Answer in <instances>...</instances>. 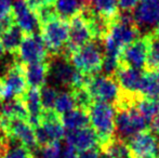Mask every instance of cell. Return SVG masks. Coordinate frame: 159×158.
Here are the masks:
<instances>
[{
  "label": "cell",
  "mask_w": 159,
  "mask_h": 158,
  "mask_svg": "<svg viewBox=\"0 0 159 158\" xmlns=\"http://www.w3.org/2000/svg\"><path fill=\"white\" fill-rule=\"evenodd\" d=\"M0 129L8 135L9 139L20 143L32 153L38 151L35 130L27 119L7 118L0 115Z\"/></svg>",
  "instance_id": "obj_5"
},
{
  "label": "cell",
  "mask_w": 159,
  "mask_h": 158,
  "mask_svg": "<svg viewBox=\"0 0 159 158\" xmlns=\"http://www.w3.org/2000/svg\"><path fill=\"white\" fill-rule=\"evenodd\" d=\"M10 145V139L8 135L0 129V158H3Z\"/></svg>",
  "instance_id": "obj_34"
},
{
  "label": "cell",
  "mask_w": 159,
  "mask_h": 158,
  "mask_svg": "<svg viewBox=\"0 0 159 158\" xmlns=\"http://www.w3.org/2000/svg\"><path fill=\"white\" fill-rule=\"evenodd\" d=\"M114 107L116 111L115 134L117 139L127 142L136 133L148 130L149 124L139 112L135 103L131 105L114 106Z\"/></svg>",
  "instance_id": "obj_1"
},
{
  "label": "cell",
  "mask_w": 159,
  "mask_h": 158,
  "mask_svg": "<svg viewBox=\"0 0 159 158\" xmlns=\"http://www.w3.org/2000/svg\"><path fill=\"white\" fill-rule=\"evenodd\" d=\"M70 91L74 95V99H75L76 106L78 108H81V110L88 111L89 106L93 102L92 97H91L90 93L88 92V90L86 88H84V87H81V88L71 89Z\"/></svg>",
  "instance_id": "obj_29"
},
{
  "label": "cell",
  "mask_w": 159,
  "mask_h": 158,
  "mask_svg": "<svg viewBox=\"0 0 159 158\" xmlns=\"http://www.w3.org/2000/svg\"><path fill=\"white\" fill-rule=\"evenodd\" d=\"M84 4L79 0H55L54 10L57 17L68 22L78 15L84 9Z\"/></svg>",
  "instance_id": "obj_21"
},
{
  "label": "cell",
  "mask_w": 159,
  "mask_h": 158,
  "mask_svg": "<svg viewBox=\"0 0 159 158\" xmlns=\"http://www.w3.org/2000/svg\"><path fill=\"white\" fill-rule=\"evenodd\" d=\"M12 12L16 25L25 35L38 34V32H40L39 19L25 0H14L12 3Z\"/></svg>",
  "instance_id": "obj_14"
},
{
  "label": "cell",
  "mask_w": 159,
  "mask_h": 158,
  "mask_svg": "<svg viewBox=\"0 0 159 158\" xmlns=\"http://www.w3.org/2000/svg\"><path fill=\"white\" fill-rule=\"evenodd\" d=\"M40 90V99H41V105L43 112H48V111H54V104L57 101L59 91L57 88L50 84H44Z\"/></svg>",
  "instance_id": "obj_28"
},
{
  "label": "cell",
  "mask_w": 159,
  "mask_h": 158,
  "mask_svg": "<svg viewBox=\"0 0 159 158\" xmlns=\"http://www.w3.org/2000/svg\"><path fill=\"white\" fill-rule=\"evenodd\" d=\"M61 121L63 124L64 128L67 129V130L81 129L90 124L88 112L86 110H81V108L78 107L74 108L73 111L61 116Z\"/></svg>",
  "instance_id": "obj_20"
},
{
  "label": "cell",
  "mask_w": 159,
  "mask_h": 158,
  "mask_svg": "<svg viewBox=\"0 0 159 158\" xmlns=\"http://www.w3.org/2000/svg\"><path fill=\"white\" fill-rule=\"evenodd\" d=\"M68 59L74 67L86 75H94L101 72L104 49L102 40L93 39L86 46L68 55Z\"/></svg>",
  "instance_id": "obj_3"
},
{
  "label": "cell",
  "mask_w": 159,
  "mask_h": 158,
  "mask_svg": "<svg viewBox=\"0 0 159 158\" xmlns=\"http://www.w3.org/2000/svg\"><path fill=\"white\" fill-rule=\"evenodd\" d=\"M41 158H61L62 155V146L60 141L52 142L42 147L38 148Z\"/></svg>",
  "instance_id": "obj_31"
},
{
  "label": "cell",
  "mask_w": 159,
  "mask_h": 158,
  "mask_svg": "<svg viewBox=\"0 0 159 158\" xmlns=\"http://www.w3.org/2000/svg\"><path fill=\"white\" fill-rule=\"evenodd\" d=\"M4 52H6V50H4L3 46H2L1 41H0V60H1V57L4 55Z\"/></svg>",
  "instance_id": "obj_39"
},
{
  "label": "cell",
  "mask_w": 159,
  "mask_h": 158,
  "mask_svg": "<svg viewBox=\"0 0 159 158\" xmlns=\"http://www.w3.org/2000/svg\"><path fill=\"white\" fill-rule=\"evenodd\" d=\"M61 158H78L77 150L66 143V145H65L64 147H62Z\"/></svg>",
  "instance_id": "obj_36"
},
{
  "label": "cell",
  "mask_w": 159,
  "mask_h": 158,
  "mask_svg": "<svg viewBox=\"0 0 159 158\" xmlns=\"http://www.w3.org/2000/svg\"><path fill=\"white\" fill-rule=\"evenodd\" d=\"M144 73L129 66L119 65L115 74V78L124 92L131 94H140V88ZM141 95V94H140Z\"/></svg>",
  "instance_id": "obj_16"
},
{
  "label": "cell",
  "mask_w": 159,
  "mask_h": 158,
  "mask_svg": "<svg viewBox=\"0 0 159 158\" xmlns=\"http://www.w3.org/2000/svg\"><path fill=\"white\" fill-rule=\"evenodd\" d=\"M38 148L52 142L62 140L65 137V128L61 121V117L55 111L43 112L40 124L34 128Z\"/></svg>",
  "instance_id": "obj_8"
},
{
  "label": "cell",
  "mask_w": 159,
  "mask_h": 158,
  "mask_svg": "<svg viewBox=\"0 0 159 158\" xmlns=\"http://www.w3.org/2000/svg\"><path fill=\"white\" fill-rule=\"evenodd\" d=\"M1 106H2V104H1V100H0V110H1Z\"/></svg>",
  "instance_id": "obj_42"
},
{
  "label": "cell",
  "mask_w": 159,
  "mask_h": 158,
  "mask_svg": "<svg viewBox=\"0 0 159 158\" xmlns=\"http://www.w3.org/2000/svg\"><path fill=\"white\" fill-rule=\"evenodd\" d=\"M148 54V37L142 36L122 49L119 56L120 65L129 66L136 70L146 68Z\"/></svg>",
  "instance_id": "obj_12"
},
{
  "label": "cell",
  "mask_w": 159,
  "mask_h": 158,
  "mask_svg": "<svg viewBox=\"0 0 159 158\" xmlns=\"http://www.w3.org/2000/svg\"><path fill=\"white\" fill-rule=\"evenodd\" d=\"M140 94L148 99L159 97V70H146L143 74Z\"/></svg>",
  "instance_id": "obj_22"
},
{
  "label": "cell",
  "mask_w": 159,
  "mask_h": 158,
  "mask_svg": "<svg viewBox=\"0 0 159 158\" xmlns=\"http://www.w3.org/2000/svg\"><path fill=\"white\" fill-rule=\"evenodd\" d=\"M68 22L57 16L40 25V35L48 49L49 54H64L68 40Z\"/></svg>",
  "instance_id": "obj_4"
},
{
  "label": "cell",
  "mask_w": 159,
  "mask_h": 158,
  "mask_svg": "<svg viewBox=\"0 0 159 158\" xmlns=\"http://www.w3.org/2000/svg\"><path fill=\"white\" fill-rule=\"evenodd\" d=\"M0 115L7 118H21L28 120L27 111L21 97H13L4 102L0 110Z\"/></svg>",
  "instance_id": "obj_23"
},
{
  "label": "cell",
  "mask_w": 159,
  "mask_h": 158,
  "mask_svg": "<svg viewBox=\"0 0 159 158\" xmlns=\"http://www.w3.org/2000/svg\"><path fill=\"white\" fill-rule=\"evenodd\" d=\"M91 7L96 13L107 20H113L117 15L118 11V0H93Z\"/></svg>",
  "instance_id": "obj_25"
},
{
  "label": "cell",
  "mask_w": 159,
  "mask_h": 158,
  "mask_svg": "<svg viewBox=\"0 0 159 158\" xmlns=\"http://www.w3.org/2000/svg\"><path fill=\"white\" fill-rule=\"evenodd\" d=\"M135 106L139 112L143 115L145 119L151 124L154 117L159 113V97L148 99V97H140L135 102Z\"/></svg>",
  "instance_id": "obj_24"
},
{
  "label": "cell",
  "mask_w": 159,
  "mask_h": 158,
  "mask_svg": "<svg viewBox=\"0 0 159 158\" xmlns=\"http://www.w3.org/2000/svg\"><path fill=\"white\" fill-rule=\"evenodd\" d=\"M24 76L30 88L40 89L47 82L49 75V59L36 63L22 64Z\"/></svg>",
  "instance_id": "obj_17"
},
{
  "label": "cell",
  "mask_w": 159,
  "mask_h": 158,
  "mask_svg": "<svg viewBox=\"0 0 159 158\" xmlns=\"http://www.w3.org/2000/svg\"><path fill=\"white\" fill-rule=\"evenodd\" d=\"M79 1H81L84 6H91L92 2H93V0H79Z\"/></svg>",
  "instance_id": "obj_40"
},
{
  "label": "cell",
  "mask_w": 159,
  "mask_h": 158,
  "mask_svg": "<svg viewBox=\"0 0 159 158\" xmlns=\"http://www.w3.org/2000/svg\"><path fill=\"white\" fill-rule=\"evenodd\" d=\"M76 107L77 106H76L75 99H74V95L70 90L59 92L54 104V111L60 117L63 116L66 113L73 111Z\"/></svg>",
  "instance_id": "obj_27"
},
{
  "label": "cell",
  "mask_w": 159,
  "mask_h": 158,
  "mask_svg": "<svg viewBox=\"0 0 159 158\" xmlns=\"http://www.w3.org/2000/svg\"><path fill=\"white\" fill-rule=\"evenodd\" d=\"M86 89L95 102L115 104L120 95V89L115 77L106 76L104 74L91 75Z\"/></svg>",
  "instance_id": "obj_7"
},
{
  "label": "cell",
  "mask_w": 159,
  "mask_h": 158,
  "mask_svg": "<svg viewBox=\"0 0 159 158\" xmlns=\"http://www.w3.org/2000/svg\"><path fill=\"white\" fill-rule=\"evenodd\" d=\"M32 158H37V157H36V156H34V154H33V156H32Z\"/></svg>",
  "instance_id": "obj_43"
},
{
  "label": "cell",
  "mask_w": 159,
  "mask_h": 158,
  "mask_svg": "<svg viewBox=\"0 0 159 158\" xmlns=\"http://www.w3.org/2000/svg\"><path fill=\"white\" fill-rule=\"evenodd\" d=\"M55 0H37L38 7L39 6H50V4H54Z\"/></svg>",
  "instance_id": "obj_38"
},
{
  "label": "cell",
  "mask_w": 159,
  "mask_h": 158,
  "mask_svg": "<svg viewBox=\"0 0 159 158\" xmlns=\"http://www.w3.org/2000/svg\"><path fill=\"white\" fill-rule=\"evenodd\" d=\"M148 54L146 70H159V34L148 35Z\"/></svg>",
  "instance_id": "obj_26"
},
{
  "label": "cell",
  "mask_w": 159,
  "mask_h": 158,
  "mask_svg": "<svg viewBox=\"0 0 159 158\" xmlns=\"http://www.w3.org/2000/svg\"><path fill=\"white\" fill-rule=\"evenodd\" d=\"M28 114V121L35 128L40 124L42 113L41 99H40V90L37 88H28L21 97Z\"/></svg>",
  "instance_id": "obj_18"
},
{
  "label": "cell",
  "mask_w": 159,
  "mask_h": 158,
  "mask_svg": "<svg viewBox=\"0 0 159 158\" xmlns=\"http://www.w3.org/2000/svg\"><path fill=\"white\" fill-rule=\"evenodd\" d=\"M14 61L20 64H30L46 61L50 54L40 34L24 35L23 41L14 55Z\"/></svg>",
  "instance_id": "obj_9"
},
{
  "label": "cell",
  "mask_w": 159,
  "mask_h": 158,
  "mask_svg": "<svg viewBox=\"0 0 159 158\" xmlns=\"http://www.w3.org/2000/svg\"><path fill=\"white\" fill-rule=\"evenodd\" d=\"M126 143L134 158H156L159 152V138L149 130L136 133Z\"/></svg>",
  "instance_id": "obj_11"
},
{
  "label": "cell",
  "mask_w": 159,
  "mask_h": 158,
  "mask_svg": "<svg viewBox=\"0 0 159 158\" xmlns=\"http://www.w3.org/2000/svg\"><path fill=\"white\" fill-rule=\"evenodd\" d=\"M68 22V40H67L64 53L67 56L94 39L90 25L80 13L71 20H69Z\"/></svg>",
  "instance_id": "obj_10"
},
{
  "label": "cell",
  "mask_w": 159,
  "mask_h": 158,
  "mask_svg": "<svg viewBox=\"0 0 159 158\" xmlns=\"http://www.w3.org/2000/svg\"><path fill=\"white\" fill-rule=\"evenodd\" d=\"M149 126H151L152 132H154L156 135H159V113L154 117V119L152 120Z\"/></svg>",
  "instance_id": "obj_37"
},
{
  "label": "cell",
  "mask_w": 159,
  "mask_h": 158,
  "mask_svg": "<svg viewBox=\"0 0 159 158\" xmlns=\"http://www.w3.org/2000/svg\"><path fill=\"white\" fill-rule=\"evenodd\" d=\"M131 13L142 36L159 34V0H140Z\"/></svg>",
  "instance_id": "obj_6"
},
{
  "label": "cell",
  "mask_w": 159,
  "mask_h": 158,
  "mask_svg": "<svg viewBox=\"0 0 159 158\" xmlns=\"http://www.w3.org/2000/svg\"><path fill=\"white\" fill-rule=\"evenodd\" d=\"M87 112L91 126L98 134L101 146L115 138L116 111L113 104L93 101Z\"/></svg>",
  "instance_id": "obj_2"
},
{
  "label": "cell",
  "mask_w": 159,
  "mask_h": 158,
  "mask_svg": "<svg viewBox=\"0 0 159 158\" xmlns=\"http://www.w3.org/2000/svg\"><path fill=\"white\" fill-rule=\"evenodd\" d=\"M13 16L11 0H0V20Z\"/></svg>",
  "instance_id": "obj_32"
},
{
  "label": "cell",
  "mask_w": 159,
  "mask_h": 158,
  "mask_svg": "<svg viewBox=\"0 0 159 158\" xmlns=\"http://www.w3.org/2000/svg\"><path fill=\"white\" fill-rule=\"evenodd\" d=\"M101 152L98 151V147L88 148V150L79 151L78 158H98L100 157Z\"/></svg>",
  "instance_id": "obj_35"
},
{
  "label": "cell",
  "mask_w": 159,
  "mask_h": 158,
  "mask_svg": "<svg viewBox=\"0 0 159 158\" xmlns=\"http://www.w3.org/2000/svg\"><path fill=\"white\" fill-rule=\"evenodd\" d=\"M15 144H11L10 140V145L4 154L3 158H32L33 153L23 145H21L17 142H14Z\"/></svg>",
  "instance_id": "obj_30"
},
{
  "label": "cell",
  "mask_w": 159,
  "mask_h": 158,
  "mask_svg": "<svg viewBox=\"0 0 159 158\" xmlns=\"http://www.w3.org/2000/svg\"><path fill=\"white\" fill-rule=\"evenodd\" d=\"M65 140L67 144L78 151L98 147L100 144L98 134L90 126L76 130H67V132H65Z\"/></svg>",
  "instance_id": "obj_15"
},
{
  "label": "cell",
  "mask_w": 159,
  "mask_h": 158,
  "mask_svg": "<svg viewBox=\"0 0 159 158\" xmlns=\"http://www.w3.org/2000/svg\"><path fill=\"white\" fill-rule=\"evenodd\" d=\"M24 35L25 34L23 30L16 25V23H14L0 34V41L4 50L8 51L10 54L14 55L23 41Z\"/></svg>",
  "instance_id": "obj_19"
},
{
  "label": "cell",
  "mask_w": 159,
  "mask_h": 158,
  "mask_svg": "<svg viewBox=\"0 0 159 158\" xmlns=\"http://www.w3.org/2000/svg\"><path fill=\"white\" fill-rule=\"evenodd\" d=\"M139 2L140 0H118V8L120 11L131 12Z\"/></svg>",
  "instance_id": "obj_33"
},
{
  "label": "cell",
  "mask_w": 159,
  "mask_h": 158,
  "mask_svg": "<svg viewBox=\"0 0 159 158\" xmlns=\"http://www.w3.org/2000/svg\"><path fill=\"white\" fill-rule=\"evenodd\" d=\"M2 80L4 84L3 100L22 97L28 89L27 82L24 76L23 66L15 61L7 68L6 73L2 76Z\"/></svg>",
  "instance_id": "obj_13"
},
{
  "label": "cell",
  "mask_w": 159,
  "mask_h": 158,
  "mask_svg": "<svg viewBox=\"0 0 159 158\" xmlns=\"http://www.w3.org/2000/svg\"><path fill=\"white\" fill-rule=\"evenodd\" d=\"M121 158H134V157L132 156L131 153H130V154H128V155H126V156H124V157H121Z\"/></svg>",
  "instance_id": "obj_41"
}]
</instances>
